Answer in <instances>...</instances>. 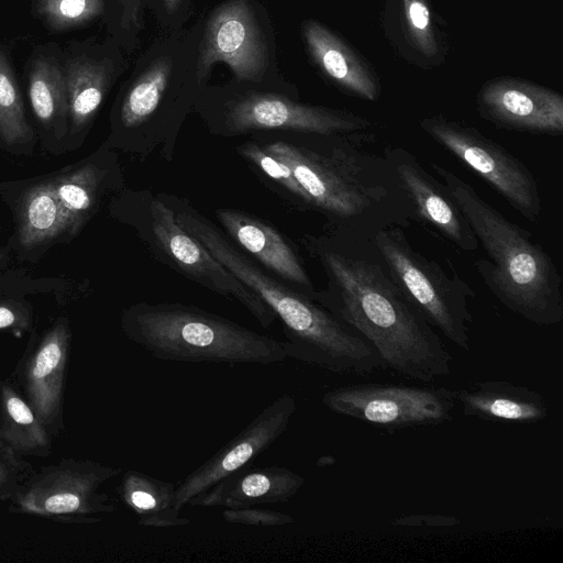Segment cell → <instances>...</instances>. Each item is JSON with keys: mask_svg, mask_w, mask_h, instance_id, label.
I'll return each mask as SVG.
<instances>
[{"mask_svg": "<svg viewBox=\"0 0 563 563\" xmlns=\"http://www.w3.org/2000/svg\"><path fill=\"white\" fill-rule=\"evenodd\" d=\"M227 235L284 283L313 299L317 289L296 251L273 227L244 211L217 209Z\"/></svg>", "mask_w": 563, "mask_h": 563, "instance_id": "obj_18", "label": "cell"}, {"mask_svg": "<svg viewBox=\"0 0 563 563\" xmlns=\"http://www.w3.org/2000/svg\"><path fill=\"white\" fill-rule=\"evenodd\" d=\"M110 213L131 228L158 262L212 292L238 301L264 329L277 319L253 290L176 222L162 194L125 189L111 201Z\"/></svg>", "mask_w": 563, "mask_h": 563, "instance_id": "obj_6", "label": "cell"}, {"mask_svg": "<svg viewBox=\"0 0 563 563\" xmlns=\"http://www.w3.org/2000/svg\"><path fill=\"white\" fill-rule=\"evenodd\" d=\"M463 413L488 421L534 423L545 419L549 407L533 389L506 380H483L455 390Z\"/></svg>", "mask_w": 563, "mask_h": 563, "instance_id": "obj_22", "label": "cell"}, {"mask_svg": "<svg viewBox=\"0 0 563 563\" xmlns=\"http://www.w3.org/2000/svg\"><path fill=\"white\" fill-rule=\"evenodd\" d=\"M123 13L122 24L124 27L137 26L140 22L142 5L145 0H120Z\"/></svg>", "mask_w": 563, "mask_h": 563, "instance_id": "obj_34", "label": "cell"}, {"mask_svg": "<svg viewBox=\"0 0 563 563\" xmlns=\"http://www.w3.org/2000/svg\"><path fill=\"white\" fill-rule=\"evenodd\" d=\"M162 197L176 222L274 311L283 324L287 357L338 374H369L383 368L368 341L312 298L257 266L188 199Z\"/></svg>", "mask_w": 563, "mask_h": 563, "instance_id": "obj_3", "label": "cell"}, {"mask_svg": "<svg viewBox=\"0 0 563 563\" xmlns=\"http://www.w3.org/2000/svg\"><path fill=\"white\" fill-rule=\"evenodd\" d=\"M1 258H2V257H1V254H0V262H1Z\"/></svg>", "mask_w": 563, "mask_h": 563, "instance_id": "obj_36", "label": "cell"}, {"mask_svg": "<svg viewBox=\"0 0 563 563\" xmlns=\"http://www.w3.org/2000/svg\"><path fill=\"white\" fill-rule=\"evenodd\" d=\"M34 133L23 109L11 67L0 51V141L8 150L31 146Z\"/></svg>", "mask_w": 563, "mask_h": 563, "instance_id": "obj_28", "label": "cell"}, {"mask_svg": "<svg viewBox=\"0 0 563 563\" xmlns=\"http://www.w3.org/2000/svg\"><path fill=\"white\" fill-rule=\"evenodd\" d=\"M67 236V224L49 179L33 185L22 197L18 221V241L27 249L49 244Z\"/></svg>", "mask_w": 563, "mask_h": 563, "instance_id": "obj_26", "label": "cell"}, {"mask_svg": "<svg viewBox=\"0 0 563 563\" xmlns=\"http://www.w3.org/2000/svg\"><path fill=\"white\" fill-rule=\"evenodd\" d=\"M49 180L64 211L68 238L80 232L108 191L123 184L118 157L107 142L77 167Z\"/></svg>", "mask_w": 563, "mask_h": 563, "instance_id": "obj_17", "label": "cell"}, {"mask_svg": "<svg viewBox=\"0 0 563 563\" xmlns=\"http://www.w3.org/2000/svg\"><path fill=\"white\" fill-rule=\"evenodd\" d=\"M302 244L327 277L313 300L368 341L383 368L423 383L451 373L452 354L395 283L372 238L324 228Z\"/></svg>", "mask_w": 563, "mask_h": 563, "instance_id": "obj_1", "label": "cell"}, {"mask_svg": "<svg viewBox=\"0 0 563 563\" xmlns=\"http://www.w3.org/2000/svg\"><path fill=\"white\" fill-rule=\"evenodd\" d=\"M222 519L229 523H239L255 527H278L295 522V518L273 509L241 507L225 508L221 514Z\"/></svg>", "mask_w": 563, "mask_h": 563, "instance_id": "obj_32", "label": "cell"}, {"mask_svg": "<svg viewBox=\"0 0 563 563\" xmlns=\"http://www.w3.org/2000/svg\"><path fill=\"white\" fill-rule=\"evenodd\" d=\"M120 468L92 460L65 457L34 471L10 501V512L67 523H96L98 515L115 512L100 487Z\"/></svg>", "mask_w": 563, "mask_h": 563, "instance_id": "obj_8", "label": "cell"}, {"mask_svg": "<svg viewBox=\"0 0 563 563\" xmlns=\"http://www.w3.org/2000/svg\"><path fill=\"white\" fill-rule=\"evenodd\" d=\"M481 118L508 131L560 136L563 97L536 82L515 77L487 80L476 95Z\"/></svg>", "mask_w": 563, "mask_h": 563, "instance_id": "obj_14", "label": "cell"}, {"mask_svg": "<svg viewBox=\"0 0 563 563\" xmlns=\"http://www.w3.org/2000/svg\"><path fill=\"white\" fill-rule=\"evenodd\" d=\"M65 86L68 104V134L88 129L107 92L109 70L102 63L79 58L67 63Z\"/></svg>", "mask_w": 563, "mask_h": 563, "instance_id": "obj_25", "label": "cell"}, {"mask_svg": "<svg viewBox=\"0 0 563 563\" xmlns=\"http://www.w3.org/2000/svg\"><path fill=\"white\" fill-rule=\"evenodd\" d=\"M334 413L388 431L452 420L455 390L398 384L360 383L332 388L321 398Z\"/></svg>", "mask_w": 563, "mask_h": 563, "instance_id": "obj_10", "label": "cell"}, {"mask_svg": "<svg viewBox=\"0 0 563 563\" xmlns=\"http://www.w3.org/2000/svg\"><path fill=\"white\" fill-rule=\"evenodd\" d=\"M235 151L266 177L287 191L295 205L301 209L310 210L309 200L297 183L291 169L279 158L267 152L260 142L245 141L239 144Z\"/></svg>", "mask_w": 563, "mask_h": 563, "instance_id": "obj_29", "label": "cell"}, {"mask_svg": "<svg viewBox=\"0 0 563 563\" xmlns=\"http://www.w3.org/2000/svg\"><path fill=\"white\" fill-rule=\"evenodd\" d=\"M393 279L427 321L453 344L468 352L470 302L475 291L453 268L448 274L435 261L412 247L404 228L389 227L373 238Z\"/></svg>", "mask_w": 563, "mask_h": 563, "instance_id": "obj_7", "label": "cell"}, {"mask_svg": "<svg viewBox=\"0 0 563 563\" xmlns=\"http://www.w3.org/2000/svg\"><path fill=\"white\" fill-rule=\"evenodd\" d=\"M413 208V220L427 224L464 252L478 249V240L459 205L442 181L432 176L415 154L401 146H385Z\"/></svg>", "mask_w": 563, "mask_h": 563, "instance_id": "obj_16", "label": "cell"}, {"mask_svg": "<svg viewBox=\"0 0 563 563\" xmlns=\"http://www.w3.org/2000/svg\"><path fill=\"white\" fill-rule=\"evenodd\" d=\"M32 472L24 456L0 441V503L11 501Z\"/></svg>", "mask_w": 563, "mask_h": 563, "instance_id": "obj_31", "label": "cell"}, {"mask_svg": "<svg viewBox=\"0 0 563 563\" xmlns=\"http://www.w3.org/2000/svg\"><path fill=\"white\" fill-rule=\"evenodd\" d=\"M286 132L260 142L284 162L305 191L310 210L325 218V229L373 238L413 220L412 203L383 154L368 150L371 131L347 134Z\"/></svg>", "mask_w": 563, "mask_h": 563, "instance_id": "obj_2", "label": "cell"}, {"mask_svg": "<svg viewBox=\"0 0 563 563\" xmlns=\"http://www.w3.org/2000/svg\"><path fill=\"white\" fill-rule=\"evenodd\" d=\"M52 439L16 385L0 382V441L22 456L46 457Z\"/></svg>", "mask_w": 563, "mask_h": 563, "instance_id": "obj_24", "label": "cell"}, {"mask_svg": "<svg viewBox=\"0 0 563 563\" xmlns=\"http://www.w3.org/2000/svg\"><path fill=\"white\" fill-rule=\"evenodd\" d=\"M220 136H236L254 131H290L321 134L367 132L374 123L355 113L305 104L272 92H249L228 101L208 122Z\"/></svg>", "mask_w": 563, "mask_h": 563, "instance_id": "obj_11", "label": "cell"}, {"mask_svg": "<svg viewBox=\"0 0 563 563\" xmlns=\"http://www.w3.org/2000/svg\"><path fill=\"white\" fill-rule=\"evenodd\" d=\"M301 475L287 467L247 465L221 479L205 493L192 497V507L241 508L286 503L305 485Z\"/></svg>", "mask_w": 563, "mask_h": 563, "instance_id": "obj_20", "label": "cell"}, {"mask_svg": "<svg viewBox=\"0 0 563 563\" xmlns=\"http://www.w3.org/2000/svg\"><path fill=\"white\" fill-rule=\"evenodd\" d=\"M302 36L314 64L338 87L367 101L379 98L380 84L373 67L342 37L311 19L302 23Z\"/></svg>", "mask_w": 563, "mask_h": 563, "instance_id": "obj_21", "label": "cell"}, {"mask_svg": "<svg viewBox=\"0 0 563 563\" xmlns=\"http://www.w3.org/2000/svg\"><path fill=\"white\" fill-rule=\"evenodd\" d=\"M118 494L142 527L177 528L190 523L175 505L176 487L170 482L129 470L122 476Z\"/></svg>", "mask_w": 563, "mask_h": 563, "instance_id": "obj_23", "label": "cell"}, {"mask_svg": "<svg viewBox=\"0 0 563 563\" xmlns=\"http://www.w3.org/2000/svg\"><path fill=\"white\" fill-rule=\"evenodd\" d=\"M227 64L241 81H260L266 68V47L247 0H230L211 14L200 46L197 78L212 65Z\"/></svg>", "mask_w": 563, "mask_h": 563, "instance_id": "obj_15", "label": "cell"}, {"mask_svg": "<svg viewBox=\"0 0 563 563\" xmlns=\"http://www.w3.org/2000/svg\"><path fill=\"white\" fill-rule=\"evenodd\" d=\"M32 328L30 305L13 299L0 300V331L22 334Z\"/></svg>", "mask_w": 563, "mask_h": 563, "instance_id": "obj_33", "label": "cell"}, {"mask_svg": "<svg viewBox=\"0 0 563 563\" xmlns=\"http://www.w3.org/2000/svg\"><path fill=\"white\" fill-rule=\"evenodd\" d=\"M420 129L479 175L530 222L541 216L539 185L532 172L503 145L476 128L443 114L420 120Z\"/></svg>", "mask_w": 563, "mask_h": 563, "instance_id": "obj_9", "label": "cell"}, {"mask_svg": "<svg viewBox=\"0 0 563 563\" xmlns=\"http://www.w3.org/2000/svg\"><path fill=\"white\" fill-rule=\"evenodd\" d=\"M432 170L459 205L488 258L475 263L485 286L509 310L538 325L563 319L558 266L530 232L508 220L460 176L432 163Z\"/></svg>", "mask_w": 563, "mask_h": 563, "instance_id": "obj_4", "label": "cell"}, {"mask_svg": "<svg viewBox=\"0 0 563 563\" xmlns=\"http://www.w3.org/2000/svg\"><path fill=\"white\" fill-rule=\"evenodd\" d=\"M296 409V399L288 394L267 405L238 435L185 477L176 487V507L183 509L192 497L251 465L287 430Z\"/></svg>", "mask_w": 563, "mask_h": 563, "instance_id": "obj_13", "label": "cell"}, {"mask_svg": "<svg viewBox=\"0 0 563 563\" xmlns=\"http://www.w3.org/2000/svg\"><path fill=\"white\" fill-rule=\"evenodd\" d=\"M383 26L390 45L405 60L423 69L444 63L448 44L429 0H385Z\"/></svg>", "mask_w": 563, "mask_h": 563, "instance_id": "obj_19", "label": "cell"}, {"mask_svg": "<svg viewBox=\"0 0 563 563\" xmlns=\"http://www.w3.org/2000/svg\"><path fill=\"white\" fill-rule=\"evenodd\" d=\"M121 329L163 361L268 365L287 358L282 341L184 303H134L122 311Z\"/></svg>", "mask_w": 563, "mask_h": 563, "instance_id": "obj_5", "label": "cell"}, {"mask_svg": "<svg viewBox=\"0 0 563 563\" xmlns=\"http://www.w3.org/2000/svg\"><path fill=\"white\" fill-rule=\"evenodd\" d=\"M29 97L41 126L55 140L68 133V104L64 71L49 58L33 63Z\"/></svg>", "mask_w": 563, "mask_h": 563, "instance_id": "obj_27", "label": "cell"}, {"mask_svg": "<svg viewBox=\"0 0 563 563\" xmlns=\"http://www.w3.org/2000/svg\"><path fill=\"white\" fill-rule=\"evenodd\" d=\"M103 0H40L38 11L54 29H69L103 12Z\"/></svg>", "mask_w": 563, "mask_h": 563, "instance_id": "obj_30", "label": "cell"}, {"mask_svg": "<svg viewBox=\"0 0 563 563\" xmlns=\"http://www.w3.org/2000/svg\"><path fill=\"white\" fill-rule=\"evenodd\" d=\"M166 11L172 14L174 13L178 5L180 0H163Z\"/></svg>", "mask_w": 563, "mask_h": 563, "instance_id": "obj_35", "label": "cell"}, {"mask_svg": "<svg viewBox=\"0 0 563 563\" xmlns=\"http://www.w3.org/2000/svg\"><path fill=\"white\" fill-rule=\"evenodd\" d=\"M66 318H57L40 336L32 335L12 377L52 438L64 430V396L71 343Z\"/></svg>", "mask_w": 563, "mask_h": 563, "instance_id": "obj_12", "label": "cell"}]
</instances>
